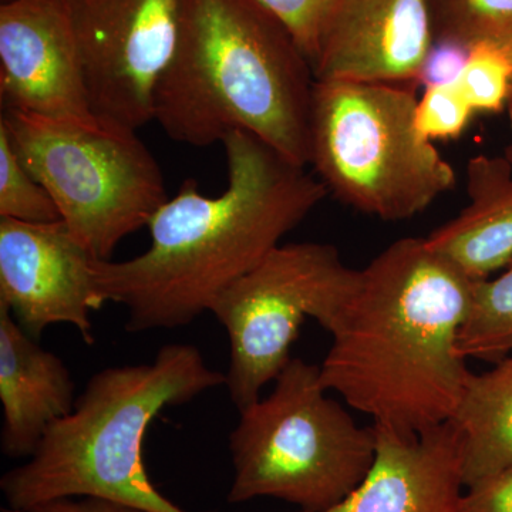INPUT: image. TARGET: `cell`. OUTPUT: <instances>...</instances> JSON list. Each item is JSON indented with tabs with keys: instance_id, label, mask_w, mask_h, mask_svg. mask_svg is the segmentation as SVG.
<instances>
[{
	"instance_id": "1",
	"label": "cell",
	"mask_w": 512,
	"mask_h": 512,
	"mask_svg": "<svg viewBox=\"0 0 512 512\" xmlns=\"http://www.w3.org/2000/svg\"><path fill=\"white\" fill-rule=\"evenodd\" d=\"M228 185L205 197L185 180L148 224L150 247L127 261L94 262L103 302L126 308L128 332L188 325L249 274L328 197L326 185L261 138L222 141Z\"/></svg>"
},
{
	"instance_id": "2",
	"label": "cell",
	"mask_w": 512,
	"mask_h": 512,
	"mask_svg": "<svg viewBox=\"0 0 512 512\" xmlns=\"http://www.w3.org/2000/svg\"><path fill=\"white\" fill-rule=\"evenodd\" d=\"M473 284L426 238L393 242L362 269L320 365L323 387L397 433L451 420L471 373L457 342Z\"/></svg>"
},
{
	"instance_id": "3",
	"label": "cell",
	"mask_w": 512,
	"mask_h": 512,
	"mask_svg": "<svg viewBox=\"0 0 512 512\" xmlns=\"http://www.w3.org/2000/svg\"><path fill=\"white\" fill-rule=\"evenodd\" d=\"M313 86L308 56L258 0H183L153 121L171 140L192 147L245 131L306 167Z\"/></svg>"
},
{
	"instance_id": "4",
	"label": "cell",
	"mask_w": 512,
	"mask_h": 512,
	"mask_svg": "<svg viewBox=\"0 0 512 512\" xmlns=\"http://www.w3.org/2000/svg\"><path fill=\"white\" fill-rule=\"evenodd\" d=\"M195 346L171 343L148 363L107 367L92 376L72 412L47 429L35 453L0 480L12 512L63 498L93 497L153 512H190L148 477L144 437L165 407L225 386Z\"/></svg>"
},
{
	"instance_id": "5",
	"label": "cell",
	"mask_w": 512,
	"mask_h": 512,
	"mask_svg": "<svg viewBox=\"0 0 512 512\" xmlns=\"http://www.w3.org/2000/svg\"><path fill=\"white\" fill-rule=\"evenodd\" d=\"M265 399L241 410L229 436V504L269 497L305 512L329 510L375 463V426L360 427L326 396L320 366L289 360Z\"/></svg>"
},
{
	"instance_id": "6",
	"label": "cell",
	"mask_w": 512,
	"mask_h": 512,
	"mask_svg": "<svg viewBox=\"0 0 512 512\" xmlns=\"http://www.w3.org/2000/svg\"><path fill=\"white\" fill-rule=\"evenodd\" d=\"M417 87L315 80L309 165L343 204L403 221L456 187L454 168L417 131Z\"/></svg>"
},
{
	"instance_id": "7",
	"label": "cell",
	"mask_w": 512,
	"mask_h": 512,
	"mask_svg": "<svg viewBox=\"0 0 512 512\" xmlns=\"http://www.w3.org/2000/svg\"><path fill=\"white\" fill-rule=\"evenodd\" d=\"M0 124L70 234L110 261L128 235L168 201L163 173L137 130L94 113L45 117L5 110Z\"/></svg>"
},
{
	"instance_id": "8",
	"label": "cell",
	"mask_w": 512,
	"mask_h": 512,
	"mask_svg": "<svg viewBox=\"0 0 512 512\" xmlns=\"http://www.w3.org/2000/svg\"><path fill=\"white\" fill-rule=\"evenodd\" d=\"M360 276L362 269L346 266L333 245H279L215 299L210 312L229 338L225 386L239 412L258 402L266 384L288 365L306 318L332 335Z\"/></svg>"
},
{
	"instance_id": "9",
	"label": "cell",
	"mask_w": 512,
	"mask_h": 512,
	"mask_svg": "<svg viewBox=\"0 0 512 512\" xmlns=\"http://www.w3.org/2000/svg\"><path fill=\"white\" fill-rule=\"evenodd\" d=\"M90 110L134 130L153 121L154 96L173 60L183 0H62Z\"/></svg>"
},
{
	"instance_id": "10",
	"label": "cell",
	"mask_w": 512,
	"mask_h": 512,
	"mask_svg": "<svg viewBox=\"0 0 512 512\" xmlns=\"http://www.w3.org/2000/svg\"><path fill=\"white\" fill-rule=\"evenodd\" d=\"M62 220L0 218V303L33 339L66 323L93 343L92 312L104 305L94 262Z\"/></svg>"
},
{
	"instance_id": "11",
	"label": "cell",
	"mask_w": 512,
	"mask_h": 512,
	"mask_svg": "<svg viewBox=\"0 0 512 512\" xmlns=\"http://www.w3.org/2000/svg\"><path fill=\"white\" fill-rule=\"evenodd\" d=\"M434 42L430 0H332L313 74L315 80L420 86Z\"/></svg>"
},
{
	"instance_id": "12",
	"label": "cell",
	"mask_w": 512,
	"mask_h": 512,
	"mask_svg": "<svg viewBox=\"0 0 512 512\" xmlns=\"http://www.w3.org/2000/svg\"><path fill=\"white\" fill-rule=\"evenodd\" d=\"M0 96L5 110L37 116L93 113L62 0H5L0 6Z\"/></svg>"
},
{
	"instance_id": "13",
	"label": "cell",
	"mask_w": 512,
	"mask_h": 512,
	"mask_svg": "<svg viewBox=\"0 0 512 512\" xmlns=\"http://www.w3.org/2000/svg\"><path fill=\"white\" fill-rule=\"evenodd\" d=\"M373 426L376 458L365 480L320 512H460L466 487L461 437L453 421L420 434Z\"/></svg>"
},
{
	"instance_id": "14",
	"label": "cell",
	"mask_w": 512,
	"mask_h": 512,
	"mask_svg": "<svg viewBox=\"0 0 512 512\" xmlns=\"http://www.w3.org/2000/svg\"><path fill=\"white\" fill-rule=\"evenodd\" d=\"M0 447L10 458L30 457L47 429L72 412L74 383L62 359L43 349L0 303Z\"/></svg>"
},
{
	"instance_id": "15",
	"label": "cell",
	"mask_w": 512,
	"mask_h": 512,
	"mask_svg": "<svg viewBox=\"0 0 512 512\" xmlns=\"http://www.w3.org/2000/svg\"><path fill=\"white\" fill-rule=\"evenodd\" d=\"M467 195V207L426 241L477 281L512 264V165L504 154L470 158Z\"/></svg>"
},
{
	"instance_id": "16",
	"label": "cell",
	"mask_w": 512,
	"mask_h": 512,
	"mask_svg": "<svg viewBox=\"0 0 512 512\" xmlns=\"http://www.w3.org/2000/svg\"><path fill=\"white\" fill-rule=\"evenodd\" d=\"M464 487L512 467V356L470 373L456 413Z\"/></svg>"
},
{
	"instance_id": "17",
	"label": "cell",
	"mask_w": 512,
	"mask_h": 512,
	"mask_svg": "<svg viewBox=\"0 0 512 512\" xmlns=\"http://www.w3.org/2000/svg\"><path fill=\"white\" fill-rule=\"evenodd\" d=\"M464 359L498 363L512 356V264L494 279H477L458 333Z\"/></svg>"
},
{
	"instance_id": "18",
	"label": "cell",
	"mask_w": 512,
	"mask_h": 512,
	"mask_svg": "<svg viewBox=\"0 0 512 512\" xmlns=\"http://www.w3.org/2000/svg\"><path fill=\"white\" fill-rule=\"evenodd\" d=\"M436 39L471 47L494 43L512 52V0H430Z\"/></svg>"
},
{
	"instance_id": "19",
	"label": "cell",
	"mask_w": 512,
	"mask_h": 512,
	"mask_svg": "<svg viewBox=\"0 0 512 512\" xmlns=\"http://www.w3.org/2000/svg\"><path fill=\"white\" fill-rule=\"evenodd\" d=\"M0 218L23 222L62 220L49 192L20 161L3 124H0Z\"/></svg>"
},
{
	"instance_id": "20",
	"label": "cell",
	"mask_w": 512,
	"mask_h": 512,
	"mask_svg": "<svg viewBox=\"0 0 512 512\" xmlns=\"http://www.w3.org/2000/svg\"><path fill=\"white\" fill-rule=\"evenodd\" d=\"M476 113H501L512 87V52L494 43L471 47L457 80Z\"/></svg>"
},
{
	"instance_id": "21",
	"label": "cell",
	"mask_w": 512,
	"mask_h": 512,
	"mask_svg": "<svg viewBox=\"0 0 512 512\" xmlns=\"http://www.w3.org/2000/svg\"><path fill=\"white\" fill-rule=\"evenodd\" d=\"M474 114L457 82L426 87L417 101L416 128L426 140H451L466 131Z\"/></svg>"
},
{
	"instance_id": "22",
	"label": "cell",
	"mask_w": 512,
	"mask_h": 512,
	"mask_svg": "<svg viewBox=\"0 0 512 512\" xmlns=\"http://www.w3.org/2000/svg\"><path fill=\"white\" fill-rule=\"evenodd\" d=\"M284 22L312 64L320 26L332 0H258Z\"/></svg>"
},
{
	"instance_id": "23",
	"label": "cell",
	"mask_w": 512,
	"mask_h": 512,
	"mask_svg": "<svg viewBox=\"0 0 512 512\" xmlns=\"http://www.w3.org/2000/svg\"><path fill=\"white\" fill-rule=\"evenodd\" d=\"M460 512H512V467L468 485Z\"/></svg>"
},
{
	"instance_id": "24",
	"label": "cell",
	"mask_w": 512,
	"mask_h": 512,
	"mask_svg": "<svg viewBox=\"0 0 512 512\" xmlns=\"http://www.w3.org/2000/svg\"><path fill=\"white\" fill-rule=\"evenodd\" d=\"M470 56V49L450 40L436 39L420 74V86L457 82Z\"/></svg>"
},
{
	"instance_id": "25",
	"label": "cell",
	"mask_w": 512,
	"mask_h": 512,
	"mask_svg": "<svg viewBox=\"0 0 512 512\" xmlns=\"http://www.w3.org/2000/svg\"><path fill=\"white\" fill-rule=\"evenodd\" d=\"M26 512H153L136 505L117 503L104 498L79 497L63 498L50 503L37 505Z\"/></svg>"
},
{
	"instance_id": "26",
	"label": "cell",
	"mask_w": 512,
	"mask_h": 512,
	"mask_svg": "<svg viewBox=\"0 0 512 512\" xmlns=\"http://www.w3.org/2000/svg\"><path fill=\"white\" fill-rule=\"evenodd\" d=\"M505 111H507L508 120H510V126L512 128V87L510 97H508L507 107H505Z\"/></svg>"
},
{
	"instance_id": "27",
	"label": "cell",
	"mask_w": 512,
	"mask_h": 512,
	"mask_svg": "<svg viewBox=\"0 0 512 512\" xmlns=\"http://www.w3.org/2000/svg\"><path fill=\"white\" fill-rule=\"evenodd\" d=\"M504 157L507 158V160L510 161V163L512 165V144H511V146H508L507 148H505Z\"/></svg>"
}]
</instances>
